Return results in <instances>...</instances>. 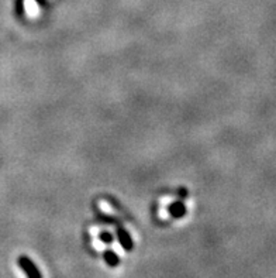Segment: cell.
<instances>
[{
	"instance_id": "277c9868",
	"label": "cell",
	"mask_w": 276,
	"mask_h": 278,
	"mask_svg": "<svg viewBox=\"0 0 276 278\" xmlns=\"http://www.w3.org/2000/svg\"><path fill=\"white\" fill-rule=\"evenodd\" d=\"M105 260H106V263L109 264V266H110V267H117V266H118V263H120L118 256H117L114 251H111V250L105 251Z\"/></svg>"
},
{
	"instance_id": "3957f363",
	"label": "cell",
	"mask_w": 276,
	"mask_h": 278,
	"mask_svg": "<svg viewBox=\"0 0 276 278\" xmlns=\"http://www.w3.org/2000/svg\"><path fill=\"white\" fill-rule=\"evenodd\" d=\"M169 212L173 217H182V216L186 213V208H185V205L182 202H175V204H172L169 207Z\"/></svg>"
},
{
	"instance_id": "6da1fadb",
	"label": "cell",
	"mask_w": 276,
	"mask_h": 278,
	"mask_svg": "<svg viewBox=\"0 0 276 278\" xmlns=\"http://www.w3.org/2000/svg\"><path fill=\"white\" fill-rule=\"evenodd\" d=\"M17 261H18V266L23 269V271H24V274L27 276V278H43L41 273H40L38 269L36 267V264L30 260L28 257L21 256V257H18Z\"/></svg>"
},
{
	"instance_id": "5b68a950",
	"label": "cell",
	"mask_w": 276,
	"mask_h": 278,
	"mask_svg": "<svg viewBox=\"0 0 276 278\" xmlns=\"http://www.w3.org/2000/svg\"><path fill=\"white\" fill-rule=\"evenodd\" d=\"M100 240L103 243H111L113 242V236L110 233H100Z\"/></svg>"
},
{
	"instance_id": "7a4b0ae2",
	"label": "cell",
	"mask_w": 276,
	"mask_h": 278,
	"mask_svg": "<svg viewBox=\"0 0 276 278\" xmlns=\"http://www.w3.org/2000/svg\"><path fill=\"white\" fill-rule=\"evenodd\" d=\"M117 233H118V240L121 243V246L124 247V250L130 251L133 250V240H131V237H130V234L125 232L124 229H121V227H118V230H117Z\"/></svg>"
}]
</instances>
